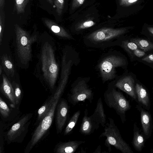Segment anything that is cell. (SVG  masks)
Returning <instances> with one entry per match:
<instances>
[{
	"label": "cell",
	"mask_w": 153,
	"mask_h": 153,
	"mask_svg": "<svg viewBox=\"0 0 153 153\" xmlns=\"http://www.w3.org/2000/svg\"><path fill=\"white\" fill-rule=\"evenodd\" d=\"M124 32L122 30H99L85 36L83 40L85 44L88 47L105 49L118 44L119 38Z\"/></svg>",
	"instance_id": "1"
},
{
	"label": "cell",
	"mask_w": 153,
	"mask_h": 153,
	"mask_svg": "<svg viewBox=\"0 0 153 153\" xmlns=\"http://www.w3.org/2000/svg\"><path fill=\"white\" fill-rule=\"evenodd\" d=\"M126 60L115 51H110L102 56L97 68L103 83L116 78V69L124 66Z\"/></svg>",
	"instance_id": "2"
},
{
	"label": "cell",
	"mask_w": 153,
	"mask_h": 153,
	"mask_svg": "<svg viewBox=\"0 0 153 153\" xmlns=\"http://www.w3.org/2000/svg\"><path fill=\"white\" fill-rule=\"evenodd\" d=\"M108 119V121L106 123L104 131L99 137H106L105 145L107 147L108 151L110 152L111 151V146H112L123 153H133L129 145L122 138L114 120L110 117Z\"/></svg>",
	"instance_id": "3"
},
{
	"label": "cell",
	"mask_w": 153,
	"mask_h": 153,
	"mask_svg": "<svg viewBox=\"0 0 153 153\" xmlns=\"http://www.w3.org/2000/svg\"><path fill=\"white\" fill-rule=\"evenodd\" d=\"M109 83L104 94L105 102L110 108L113 109L120 116L123 123L126 121V113L130 108L128 101L123 95Z\"/></svg>",
	"instance_id": "4"
},
{
	"label": "cell",
	"mask_w": 153,
	"mask_h": 153,
	"mask_svg": "<svg viewBox=\"0 0 153 153\" xmlns=\"http://www.w3.org/2000/svg\"><path fill=\"white\" fill-rule=\"evenodd\" d=\"M65 86V85H62L56 92V97L50 109L34 131L28 146L30 150L41 139L51 126L56 108Z\"/></svg>",
	"instance_id": "5"
},
{
	"label": "cell",
	"mask_w": 153,
	"mask_h": 153,
	"mask_svg": "<svg viewBox=\"0 0 153 153\" xmlns=\"http://www.w3.org/2000/svg\"><path fill=\"white\" fill-rule=\"evenodd\" d=\"M89 79L79 78L71 86L70 93L68 95L69 101L73 105L80 102L88 100L91 103L94 98V93L88 84Z\"/></svg>",
	"instance_id": "6"
},
{
	"label": "cell",
	"mask_w": 153,
	"mask_h": 153,
	"mask_svg": "<svg viewBox=\"0 0 153 153\" xmlns=\"http://www.w3.org/2000/svg\"><path fill=\"white\" fill-rule=\"evenodd\" d=\"M110 83L115 88L125 92L133 98L134 99L137 98L134 80L131 76H123L117 80H114Z\"/></svg>",
	"instance_id": "7"
},
{
	"label": "cell",
	"mask_w": 153,
	"mask_h": 153,
	"mask_svg": "<svg viewBox=\"0 0 153 153\" xmlns=\"http://www.w3.org/2000/svg\"><path fill=\"white\" fill-rule=\"evenodd\" d=\"M68 105L67 101L63 99L57 106L56 114V127L57 133H60L66 123L68 112Z\"/></svg>",
	"instance_id": "8"
},
{
	"label": "cell",
	"mask_w": 153,
	"mask_h": 153,
	"mask_svg": "<svg viewBox=\"0 0 153 153\" xmlns=\"http://www.w3.org/2000/svg\"><path fill=\"white\" fill-rule=\"evenodd\" d=\"M99 126L91 115L88 116V110L85 109L79 128L80 133L85 136L89 135L93 133L95 130L98 129Z\"/></svg>",
	"instance_id": "9"
},
{
	"label": "cell",
	"mask_w": 153,
	"mask_h": 153,
	"mask_svg": "<svg viewBox=\"0 0 153 153\" xmlns=\"http://www.w3.org/2000/svg\"><path fill=\"white\" fill-rule=\"evenodd\" d=\"M31 116L30 114L26 115L12 126L7 134V139L9 141H13L19 136L24 129Z\"/></svg>",
	"instance_id": "10"
},
{
	"label": "cell",
	"mask_w": 153,
	"mask_h": 153,
	"mask_svg": "<svg viewBox=\"0 0 153 153\" xmlns=\"http://www.w3.org/2000/svg\"><path fill=\"white\" fill-rule=\"evenodd\" d=\"M85 143V141L71 140L62 142L59 144L56 148L58 153H74L82 144Z\"/></svg>",
	"instance_id": "11"
},
{
	"label": "cell",
	"mask_w": 153,
	"mask_h": 153,
	"mask_svg": "<svg viewBox=\"0 0 153 153\" xmlns=\"http://www.w3.org/2000/svg\"><path fill=\"white\" fill-rule=\"evenodd\" d=\"M91 116L98 125L100 124L102 127H105L106 123V117L101 97L98 99L96 108Z\"/></svg>",
	"instance_id": "12"
},
{
	"label": "cell",
	"mask_w": 153,
	"mask_h": 153,
	"mask_svg": "<svg viewBox=\"0 0 153 153\" xmlns=\"http://www.w3.org/2000/svg\"><path fill=\"white\" fill-rule=\"evenodd\" d=\"M142 128L144 134L147 137L149 136L152 130V119L150 113L140 107Z\"/></svg>",
	"instance_id": "13"
},
{
	"label": "cell",
	"mask_w": 153,
	"mask_h": 153,
	"mask_svg": "<svg viewBox=\"0 0 153 153\" xmlns=\"http://www.w3.org/2000/svg\"><path fill=\"white\" fill-rule=\"evenodd\" d=\"M135 88L138 101L147 108L150 107V100L146 90L141 85L137 83Z\"/></svg>",
	"instance_id": "14"
},
{
	"label": "cell",
	"mask_w": 153,
	"mask_h": 153,
	"mask_svg": "<svg viewBox=\"0 0 153 153\" xmlns=\"http://www.w3.org/2000/svg\"><path fill=\"white\" fill-rule=\"evenodd\" d=\"M134 130L133 144L135 149L137 151H141L144 146L145 140L143 135L140 133L135 126Z\"/></svg>",
	"instance_id": "15"
},
{
	"label": "cell",
	"mask_w": 153,
	"mask_h": 153,
	"mask_svg": "<svg viewBox=\"0 0 153 153\" xmlns=\"http://www.w3.org/2000/svg\"><path fill=\"white\" fill-rule=\"evenodd\" d=\"M130 41L135 43L138 48L145 52L153 49V43L146 40L134 38L131 39Z\"/></svg>",
	"instance_id": "16"
},
{
	"label": "cell",
	"mask_w": 153,
	"mask_h": 153,
	"mask_svg": "<svg viewBox=\"0 0 153 153\" xmlns=\"http://www.w3.org/2000/svg\"><path fill=\"white\" fill-rule=\"evenodd\" d=\"M56 95V92L49 101L46 102L38 110V114L39 120H42L48 112L53 102Z\"/></svg>",
	"instance_id": "17"
},
{
	"label": "cell",
	"mask_w": 153,
	"mask_h": 153,
	"mask_svg": "<svg viewBox=\"0 0 153 153\" xmlns=\"http://www.w3.org/2000/svg\"><path fill=\"white\" fill-rule=\"evenodd\" d=\"M80 113V110H79L72 115L65 129L64 132L65 135H68L71 133L78 121Z\"/></svg>",
	"instance_id": "18"
},
{
	"label": "cell",
	"mask_w": 153,
	"mask_h": 153,
	"mask_svg": "<svg viewBox=\"0 0 153 153\" xmlns=\"http://www.w3.org/2000/svg\"><path fill=\"white\" fill-rule=\"evenodd\" d=\"M3 90L5 95L13 105L16 104L14 92L12 87L6 82L4 81L3 85Z\"/></svg>",
	"instance_id": "19"
},
{
	"label": "cell",
	"mask_w": 153,
	"mask_h": 153,
	"mask_svg": "<svg viewBox=\"0 0 153 153\" xmlns=\"http://www.w3.org/2000/svg\"><path fill=\"white\" fill-rule=\"evenodd\" d=\"M29 0H15V5L18 14L25 12L26 7Z\"/></svg>",
	"instance_id": "20"
},
{
	"label": "cell",
	"mask_w": 153,
	"mask_h": 153,
	"mask_svg": "<svg viewBox=\"0 0 153 153\" xmlns=\"http://www.w3.org/2000/svg\"><path fill=\"white\" fill-rule=\"evenodd\" d=\"M0 112L4 117H8L10 112L9 108L1 97H0Z\"/></svg>",
	"instance_id": "21"
},
{
	"label": "cell",
	"mask_w": 153,
	"mask_h": 153,
	"mask_svg": "<svg viewBox=\"0 0 153 153\" xmlns=\"http://www.w3.org/2000/svg\"><path fill=\"white\" fill-rule=\"evenodd\" d=\"M120 45L126 51L128 52L133 51L138 48L135 43L131 41L129 42L127 41H123L122 42Z\"/></svg>",
	"instance_id": "22"
},
{
	"label": "cell",
	"mask_w": 153,
	"mask_h": 153,
	"mask_svg": "<svg viewBox=\"0 0 153 153\" xmlns=\"http://www.w3.org/2000/svg\"><path fill=\"white\" fill-rule=\"evenodd\" d=\"M64 0H54V2L56 8L57 13L59 15L61 14Z\"/></svg>",
	"instance_id": "23"
},
{
	"label": "cell",
	"mask_w": 153,
	"mask_h": 153,
	"mask_svg": "<svg viewBox=\"0 0 153 153\" xmlns=\"http://www.w3.org/2000/svg\"><path fill=\"white\" fill-rule=\"evenodd\" d=\"M14 93L15 97L16 104H17L19 103L21 98V92L19 88L17 87L15 88Z\"/></svg>",
	"instance_id": "24"
},
{
	"label": "cell",
	"mask_w": 153,
	"mask_h": 153,
	"mask_svg": "<svg viewBox=\"0 0 153 153\" xmlns=\"http://www.w3.org/2000/svg\"><path fill=\"white\" fill-rule=\"evenodd\" d=\"M133 51L134 55L138 57H142L146 54L145 52L138 49H136Z\"/></svg>",
	"instance_id": "25"
},
{
	"label": "cell",
	"mask_w": 153,
	"mask_h": 153,
	"mask_svg": "<svg viewBox=\"0 0 153 153\" xmlns=\"http://www.w3.org/2000/svg\"><path fill=\"white\" fill-rule=\"evenodd\" d=\"M142 60L149 63L153 62V54H149L142 59Z\"/></svg>",
	"instance_id": "26"
},
{
	"label": "cell",
	"mask_w": 153,
	"mask_h": 153,
	"mask_svg": "<svg viewBox=\"0 0 153 153\" xmlns=\"http://www.w3.org/2000/svg\"><path fill=\"white\" fill-rule=\"evenodd\" d=\"M57 66L56 65L54 64H52L50 67L49 70L51 72L54 73L57 71Z\"/></svg>",
	"instance_id": "27"
},
{
	"label": "cell",
	"mask_w": 153,
	"mask_h": 153,
	"mask_svg": "<svg viewBox=\"0 0 153 153\" xmlns=\"http://www.w3.org/2000/svg\"><path fill=\"white\" fill-rule=\"evenodd\" d=\"M94 22L92 21L86 22L83 23V25L85 27H90L93 26Z\"/></svg>",
	"instance_id": "28"
},
{
	"label": "cell",
	"mask_w": 153,
	"mask_h": 153,
	"mask_svg": "<svg viewBox=\"0 0 153 153\" xmlns=\"http://www.w3.org/2000/svg\"><path fill=\"white\" fill-rule=\"evenodd\" d=\"M21 42L23 45H26L27 42V38L25 36H22L21 38Z\"/></svg>",
	"instance_id": "29"
},
{
	"label": "cell",
	"mask_w": 153,
	"mask_h": 153,
	"mask_svg": "<svg viewBox=\"0 0 153 153\" xmlns=\"http://www.w3.org/2000/svg\"><path fill=\"white\" fill-rule=\"evenodd\" d=\"M5 64L6 66L9 69L12 68L13 65L8 60H6L5 62Z\"/></svg>",
	"instance_id": "30"
},
{
	"label": "cell",
	"mask_w": 153,
	"mask_h": 153,
	"mask_svg": "<svg viewBox=\"0 0 153 153\" xmlns=\"http://www.w3.org/2000/svg\"><path fill=\"white\" fill-rule=\"evenodd\" d=\"M5 0H0V8L3 9L4 4Z\"/></svg>",
	"instance_id": "31"
},
{
	"label": "cell",
	"mask_w": 153,
	"mask_h": 153,
	"mask_svg": "<svg viewBox=\"0 0 153 153\" xmlns=\"http://www.w3.org/2000/svg\"><path fill=\"white\" fill-rule=\"evenodd\" d=\"M101 146H99L97 147L95 151L93 153H101Z\"/></svg>",
	"instance_id": "32"
},
{
	"label": "cell",
	"mask_w": 153,
	"mask_h": 153,
	"mask_svg": "<svg viewBox=\"0 0 153 153\" xmlns=\"http://www.w3.org/2000/svg\"><path fill=\"white\" fill-rule=\"evenodd\" d=\"M138 0H129L128 1V3L130 4H133L135 2Z\"/></svg>",
	"instance_id": "33"
},
{
	"label": "cell",
	"mask_w": 153,
	"mask_h": 153,
	"mask_svg": "<svg viewBox=\"0 0 153 153\" xmlns=\"http://www.w3.org/2000/svg\"><path fill=\"white\" fill-rule=\"evenodd\" d=\"M148 30L152 34H153V27H148Z\"/></svg>",
	"instance_id": "34"
},
{
	"label": "cell",
	"mask_w": 153,
	"mask_h": 153,
	"mask_svg": "<svg viewBox=\"0 0 153 153\" xmlns=\"http://www.w3.org/2000/svg\"><path fill=\"white\" fill-rule=\"evenodd\" d=\"M47 1L51 4L53 5L54 2L53 0H47Z\"/></svg>",
	"instance_id": "35"
},
{
	"label": "cell",
	"mask_w": 153,
	"mask_h": 153,
	"mask_svg": "<svg viewBox=\"0 0 153 153\" xmlns=\"http://www.w3.org/2000/svg\"><path fill=\"white\" fill-rule=\"evenodd\" d=\"M81 4H82L83 3L84 0H77Z\"/></svg>",
	"instance_id": "36"
},
{
	"label": "cell",
	"mask_w": 153,
	"mask_h": 153,
	"mask_svg": "<svg viewBox=\"0 0 153 153\" xmlns=\"http://www.w3.org/2000/svg\"><path fill=\"white\" fill-rule=\"evenodd\" d=\"M127 0V1H129V0Z\"/></svg>",
	"instance_id": "37"
}]
</instances>
